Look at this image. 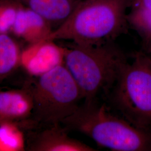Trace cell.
<instances>
[{
    "instance_id": "obj_1",
    "label": "cell",
    "mask_w": 151,
    "mask_h": 151,
    "mask_svg": "<svg viewBox=\"0 0 151 151\" xmlns=\"http://www.w3.org/2000/svg\"><path fill=\"white\" fill-rule=\"evenodd\" d=\"M132 0H81L75 10L47 40H70L81 45L113 42L126 32Z\"/></svg>"
},
{
    "instance_id": "obj_2",
    "label": "cell",
    "mask_w": 151,
    "mask_h": 151,
    "mask_svg": "<svg viewBox=\"0 0 151 151\" xmlns=\"http://www.w3.org/2000/svg\"><path fill=\"white\" fill-rule=\"evenodd\" d=\"M128 63L113 42L100 45L73 43L65 47L64 65L79 87L84 102L108 97Z\"/></svg>"
},
{
    "instance_id": "obj_3",
    "label": "cell",
    "mask_w": 151,
    "mask_h": 151,
    "mask_svg": "<svg viewBox=\"0 0 151 151\" xmlns=\"http://www.w3.org/2000/svg\"><path fill=\"white\" fill-rule=\"evenodd\" d=\"M62 125L112 151H151L150 131L137 128L114 115L105 103L99 101L84 102Z\"/></svg>"
},
{
    "instance_id": "obj_4",
    "label": "cell",
    "mask_w": 151,
    "mask_h": 151,
    "mask_svg": "<svg viewBox=\"0 0 151 151\" xmlns=\"http://www.w3.org/2000/svg\"><path fill=\"white\" fill-rule=\"evenodd\" d=\"M107 99L130 123L150 131L151 57L142 52L135 54L133 62L125 65Z\"/></svg>"
},
{
    "instance_id": "obj_5",
    "label": "cell",
    "mask_w": 151,
    "mask_h": 151,
    "mask_svg": "<svg viewBox=\"0 0 151 151\" xmlns=\"http://www.w3.org/2000/svg\"><path fill=\"white\" fill-rule=\"evenodd\" d=\"M36 77L29 88L33 101L34 122L47 126L62 124L83 100L79 87L64 65Z\"/></svg>"
},
{
    "instance_id": "obj_6",
    "label": "cell",
    "mask_w": 151,
    "mask_h": 151,
    "mask_svg": "<svg viewBox=\"0 0 151 151\" xmlns=\"http://www.w3.org/2000/svg\"><path fill=\"white\" fill-rule=\"evenodd\" d=\"M65 47L53 40L30 45L22 53L21 64L32 76L38 77L64 65Z\"/></svg>"
},
{
    "instance_id": "obj_7",
    "label": "cell",
    "mask_w": 151,
    "mask_h": 151,
    "mask_svg": "<svg viewBox=\"0 0 151 151\" xmlns=\"http://www.w3.org/2000/svg\"><path fill=\"white\" fill-rule=\"evenodd\" d=\"M56 124L47 126L33 136L29 145L34 151H95L96 150L81 141L70 137L68 129Z\"/></svg>"
},
{
    "instance_id": "obj_8",
    "label": "cell",
    "mask_w": 151,
    "mask_h": 151,
    "mask_svg": "<svg viewBox=\"0 0 151 151\" xmlns=\"http://www.w3.org/2000/svg\"><path fill=\"white\" fill-rule=\"evenodd\" d=\"M14 1L42 17L53 31L67 20L81 0Z\"/></svg>"
},
{
    "instance_id": "obj_9",
    "label": "cell",
    "mask_w": 151,
    "mask_h": 151,
    "mask_svg": "<svg viewBox=\"0 0 151 151\" xmlns=\"http://www.w3.org/2000/svg\"><path fill=\"white\" fill-rule=\"evenodd\" d=\"M11 32L32 45L47 40L53 30L42 17L20 5Z\"/></svg>"
},
{
    "instance_id": "obj_10",
    "label": "cell",
    "mask_w": 151,
    "mask_h": 151,
    "mask_svg": "<svg viewBox=\"0 0 151 151\" xmlns=\"http://www.w3.org/2000/svg\"><path fill=\"white\" fill-rule=\"evenodd\" d=\"M33 101L29 89L0 91V124L32 116Z\"/></svg>"
},
{
    "instance_id": "obj_11",
    "label": "cell",
    "mask_w": 151,
    "mask_h": 151,
    "mask_svg": "<svg viewBox=\"0 0 151 151\" xmlns=\"http://www.w3.org/2000/svg\"><path fill=\"white\" fill-rule=\"evenodd\" d=\"M22 53L15 40L9 33L0 34V82L21 63Z\"/></svg>"
},
{
    "instance_id": "obj_12",
    "label": "cell",
    "mask_w": 151,
    "mask_h": 151,
    "mask_svg": "<svg viewBox=\"0 0 151 151\" xmlns=\"http://www.w3.org/2000/svg\"><path fill=\"white\" fill-rule=\"evenodd\" d=\"M128 25L140 35L144 47L148 53H151V11L139 2V5L133 7L127 14Z\"/></svg>"
},
{
    "instance_id": "obj_13",
    "label": "cell",
    "mask_w": 151,
    "mask_h": 151,
    "mask_svg": "<svg viewBox=\"0 0 151 151\" xmlns=\"http://www.w3.org/2000/svg\"><path fill=\"white\" fill-rule=\"evenodd\" d=\"M139 2L145 8L151 11V0H139Z\"/></svg>"
}]
</instances>
